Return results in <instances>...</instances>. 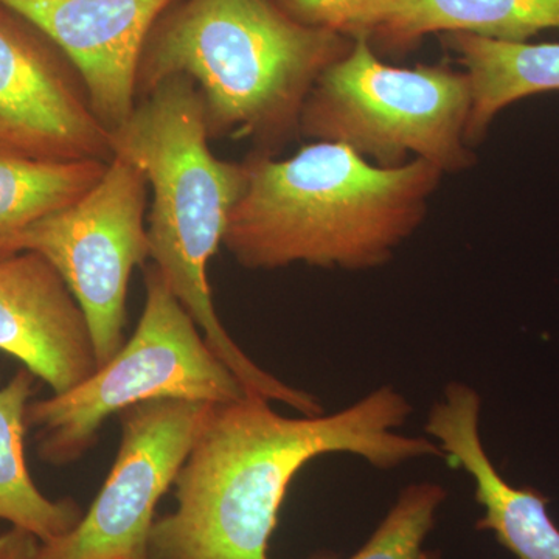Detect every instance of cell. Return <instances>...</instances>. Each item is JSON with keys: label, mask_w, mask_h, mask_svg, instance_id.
Here are the masks:
<instances>
[{"label": "cell", "mask_w": 559, "mask_h": 559, "mask_svg": "<svg viewBox=\"0 0 559 559\" xmlns=\"http://www.w3.org/2000/svg\"><path fill=\"white\" fill-rule=\"evenodd\" d=\"M146 186L140 168L114 156L87 193L11 245V253H39L64 280L90 325L98 367L124 344L130 277L150 260Z\"/></svg>", "instance_id": "obj_7"}, {"label": "cell", "mask_w": 559, "mask_h": 559, "mask_svg": "<svg viewBox=\"0 0 559 559\" xmlns=\"http://www.w3.org/2000/svg\"><path fill=\"white\" fill-rule=\"evenodd\" d=\"M0 352L64 393L98 369L90 325L58 271L36 252L0 255Z\"/></svg>", "instance_id": "obj_11"}, {"label": "cell", "mask_w": 559, "mask_h": 559, "mask_svg": "<svg viewBox=\"0 0 559 559\" xmlns=\"http://www.w3.org/2000/svg\"><path fill=\"white\" fill-rule=\"evenodd\" d=\"M286 16L307 27L355 40L384 36L418 0H272Z\"/></svg>", "instance_id": "obj_18"}, {"label": "cell", "mask_w": 559, "mask_h": 559, "mask_svg": "<svg viewBox=\"0 0 559 559\" xmlns=\"http://www.w3.org/2000/svg\"><path fill=\"white\" fill-rule=\"evenodd\" d=\"M547 31L559 32V0H418L382 38L409 44L432 33H468L506 43H528Z\"/></svg>", "instance_id": "obj_16"}, {"label": "cell", "mask_w": 559, "mask_h": 559, "mask_svg": "<svg viewBox=\"0 0 559 559\" xmlns=\"http://www.w3.org/2000/svg\"><path fill=\"white\" fill-rule=\"evenodd\" d=\"M443 44L469 80L466 142L473 148L507 106L559 91V43H506L468 33H447Z\"/></svg>", "instance_id": "obj_13"}, {"label": "cell", "mask_w": 559, "mask_h": 559, "mask_svg": "<svg viewBox=\"0 0 559 559\" xmlns=\"http://www.w3.org/2000/svg\"><path fill=\"white\" fill-rule=\"evenodd\" d=\"M39 547L35 536L13 527L0 536V559H36Z\"/></svg>", "instance_id": "obj_19"}, {"label": "cell", "mask_w": 559, "mask_h": 559, "mask_svg": "<svg viewBox=\"0 0 559 559\" xmlns=\"http://www.w3.org/2000/svg\"><path fill=\"white\" fill-rule=\"evenodd\" d=\"M213 404L151 400L120 412V447L97 498L36 559H150L154 511L176 477Z\"/></svg>", "instance_id": "obj_8"}, {"label": "cell", "mask_w": 559, "mask_h": 559, "mask_svg": "<svg viewBox=\"0 0 559 559\" xmlns=\"http://www.w3.org/2000/svg\"><path fill=\"white\" fill-rule=\"evenodd\" d=\"M246 165L223 246L241 266L263 271L382 266L421 226L444 176L419 159L380 167L333 142L280 160L259 153Z\"/></svg>", "instance_id": "obj_2"}, {"label": "cell", "mask_w": 559, "mask_h": 559, "mask_svg": "<svg viewBox=\"0 0 559 559\" xmlns=\"http://www.w3.org/2000/svg\"><path fill=\"white\" fill-rule=\"evenodd\" d=\"M246 396L151 263L145 307L130 340L76 388L28 404L25 421L36 429L43 462L61 466L83 457L106 419L135 404L164 399L224 404Z\"/></svg>", "instance_id": "obj_6"}, {"label": "cell", "mask_w": 559, "mask_h": 559, "mask_svg": "<svg viewBox=\"0 0 559 559\" xmlns=\"http://www.w3.org/2000/svg\"><path fill=\"white\" fill-rule=\"evenodd\" d=\"M109 140L114 156L140 168L153 190L146 224L150 260L212 352L248 395L286 404L307 417L319 415L323 406L318 396L257 366L216 314L209 264L248 186V165L219 159L210 150L204 102L193 81H162L109 132Z\"/></svg>", "instance_id": "obj_3"}, {"label": "cell", "mask_w": 559, "mask_h": 559, "mask_svg": "<svg viewBox=\"0 0 559 559\" xmlns=\"http://www.w3.org/2000/svg\"><path fill=\"white\" fill-rule=\"evenodd\" d=\"M352 43L290 20L272 0H186L146 39L138 97L187 76L204 102L210 139L272 145L299 131L312 86Z\"/></svg>", "instance_id": "obj_4"}, {"label": "cell", "mask_w": 559, "mask_h": 559, "mask_svg": "<svg viewBox=\"0 0 559 559\" xmlns=\"http://www.w3.org/2000/svg\"><path fill=\"white\" fill-rule=\"evenodd\" d=\"M447 499V489L436 481L407 485L367 543L347 559H440L437 551L426 549V539Z\"/></svg>", "instance_id": "obj_17"}, {"label": "cell", "mask_w": 559, "mask_h": 559, "mask_svg": "<svg viewBox=\"0 0 559 559\" xmlns=\"http://www.w3.org/2000/svg\"><path fill=\"white\" fill-rule=\"evenodd\" d=\"M108 164L35 159L0 140V255L33 223L80 200Z\"/></svg>", "instance_id": "obj_15"}, {"label": "cell", "mask_w": 559, "mask_h": 559, "mask_svg": "<svg viewBox=\"0 0 559 559\" xmlns=\"http://www.w3.org/2000/svg\"><path fill=\"white\" fill-rule=\"evenodd\" d=\"M411 414L392 385L314 417H283L259 396L213 404L173 485L178 506L151 528L150 559H270L290 481L312 460L341 452L389 471L443 459L429 437L399 432Z\"/></svg>", "instance_id": "obj_1"}, {"label": "cell", "mask_w": 559, "mask_h": 559, "mask_svg": "<svg viewBox=\"0 0 559 559\" xmlns=\"http://www.w3.org/2000/svg\"><path fill=\"white\" fill-rule=\"evenodd\" d=\"M469 112L462 69L390 66L359 38L316 81L299 132L312 142L348 146L380 167L419 159L452 175L476 162L466 142Z\"/></svg>", "instance_id": "obj_5"}, {"label": "cell", "mask_w": 559, "mask_h": 559, "mask_svg": "<svg viewBox=\"0 0 559 559\" xmlns=\"http://www.w3.org/2000/svg\"><path fill=\"white\" fill-rule=\"evenodd\" d=\"M35 378L22 369L0 389V521L47 544L69 533L84 513L72 499L51 500L44 496L27 468L25 415Z\"/></svg>", "instance_id": "obj_14"}, {"label": "cell", "mask_w": 559, "mask_h": 559, "mask_svg": "<svg viewBox=\"0 0 559 559\" xmlns=\"http://www.w3.org/2000/svg\"><path fill=\"white\" fill-rule=\"evenodd\" d=\"M62 58L0 11V140L40 160L110 162L109 131Z\"/></svg>", "instance_id": "obj_9"}, {"label": "cell", "mask_w": 559, "mask_h": 559, "mask_svg": "<svg viewBox=\"0 0 559 559\" xmlns=\"http://www.w3.org/2000/svg\"><path fill=\"white\" fill-rule=\"evenodd\" d=\"M480 409L476 389L452 381L430 407L425 432L437 440L451 468L473 479L474 496L484 509L477 530L495 533L516 559H559V528L547 511L549 498L532 487H513L500 476L481 443Z\"/></svg>", "instance_id": "obj_12"}, {"label": "cell", "mask_w": 559, "mask_h": 559, "mask_svg": "<svg viewBox=\"0 0 559 559\" xmlns=\"http://www.w3.org/2000/svg\"><path fill=\"white\" fill-rule=\"evenodd\" d=\"M178 0H0L57 47L109 132L138 105V70L154 25Z\"/></svg>", "instance_id": "obj_10"}]
</instances>
